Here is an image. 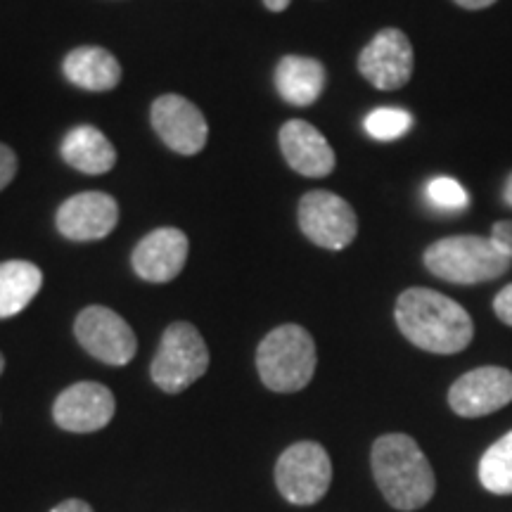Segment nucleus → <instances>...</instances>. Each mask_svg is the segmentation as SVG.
<instances>
[{"mask_svg": "<svg viewBox=\"0 0 512 512\" xmlns=\"http://www.w3.org/2000/svg\"><path fill=\"white\" fill-rule=\"evenodd\" d=\"M396 325L408 342L430 354H458L470 347L475 323L458 302L446 294L411 287L396 302Z\"/></svg>", "mask_w": 512, "mask_h": 512, "instance_id": "obj_1", "label": "nucleus"}, {"mask_svg": "<svg viewBox=\"0 0 512 512\" xmlns=\"http://www.w3.org/2000/svg\"><path fill=\"white\" fill-rule=\"evenodd\" d=\"M375 482L384 501L401 512L420 510L432 501L437 477L418 441L408 434H384L370 453Z\"/></svg>", "mask_w": 512, "mask_h": 512, "instance_id": "obj_2", "label": "nucleus"}, {"mask_svg": "<svg viewBox=\"0 0 512 512\" xmlns=\"http://www.w3.org/2000/svg\"><path fill=\"white\" fill-rule=\"evenodd\" d=\"M318 366L316 342L302 325H280L256 349V370L271 392H302Z\"/></svg>", "mask_w": 512, "mask_h": 512, "instance_id": "obj_3", "label": "nucleus"}, {"mask_svg": "<svg viewBox=\"0 0 512 512\" xmlns=\"http://www.w3.org/2000/svg\"><path fill=\"white\" fill-rule=\"evenodd\" d=\"M425 266L446 283L479 285L508 273L512 259L496 245L494 238L453 235L427 247Z\"/></svg>", "mask_w": 512, "mask_h": 512, "instance_id": "obj_4", "label": "nucleus"}, {"mask_svg": "<svg viewBox=\"0 0 512 512\" xmlns=\"http://www.w3.org/2000/svg\"><path fill=\"white\" fill-rule=\"evenodd\" d=\"M209 368V349L200 330L190 323H171L152 358V382L166 394H181Z\"/></svg>", "mask_w": 512, "mask_h": 512, "instance_id": "obj_5", "label": "nucleus"}, {"mask_svg": "<svg viewBox=\"0 0 512 512\" xmlns=\"http://www.w3.org/2000/svg\"><path fill=\"white\" fill-rule=\"evenodd\" d=\"M332 463L328 451L316 441H299L285 448L275 463V484L287 503L313 505L328 494Z\"/></svg>", "mask_w": 512, "mask_h": 512, "instance_id": "obj_6", "label": "nucleus"}, {"mask_svg": "<svg viewBox=\"0 0 512 512\" xmlns=\"http://www.w3.org/2000/svg\"><path fill=\"white\" fill-rule=\"evenodd\" d=\"M299 228L313 245L339 252L354 242L358 219L344 197L328 190H313L299 202Z\"/></svg>", "mask_w": 512, "mask_h": 512, "instance_id": "obj_7", "label": "nucleus"}, {"mask_svg": "<svg viewBox=\"0 0 512 512\" xmlns=\"http://www.w3.org/2000/svg\"><path fill=\"white\" fill-rule=\"evenodd\" d=\"M74 335L93 358L107 366H126L138 351V339L131 325L107 306H88L76 316Z\"/></svg>", "mask_w": 512, "mask_h": 512, "instance_id": "obj_8", "label": "nucleus"}, {"mask_svg": "<svg viewBox=\"0 0 512 512\" xmlns=\"http://www.w3.org/2000/svg\"><path fill=\"white\" fill-rule=\"evenodd\" d=\"M413 46L401 29H382L358 57V72L380 91H399L413 76Z\"/></svg>", "mask_w": 512, "mask_h": 512, "instance_id": "obj_9", "label": "nucleus"}, {"mask_svg": "<svg viewBox=\"0 0 512 512\" xmlns=\"http://www.w3.org/2000/svg\"><path fill=\"white\" fill-rule=\"evenodd\" d=\"M114 411L117 401L105 384L79 382L57 396L53 418L64 432L91 434L110 425Z\"/></svg>", "mask_w": 512, "mask_h": 512, "instance_id": "obj_10", "label": "nucleus"}, {"mask_svg": "<svg viewBox=\"0 0 512 512\" xmlns=\"http://www.w3.org/2000/svg\"><path fill=\"white\" fill-rule=\"evenodd\" d=\"M512 401V373L498 366L470 370L453 382L448 392V406L460 418H482L491 415Z\"/></svg>", "mask_w": 512, "mask_h": 512, "instance_id": "obj_11", "label": "nucleus"}, {"mask_svg": "<svg viewBox=\"0 0 512 512\" xmlns=\"http://www.w3.org/2000/svg\"><path fill=\"white\" fill-rule=\"evenodd\" d=\"M152 126L157 136L178 155H197L209 138V126L200 107L183 95H162L152 105Z\"/></svg>", "mask_w": 512, "mask_h": 512, "instance_id": "obj_12", "label": "nucleus"}, {"mask_svg": "<svg viewBox=\"0 0 512 512\" xmlns=\"http://www.w3.org/2000/svg\"><path fill=\"white\" fill-rule=\"evenodd\" d=\"M57 230L67 240H102L117 228L119 204L105 192H81L62 202L55 216Z\"/></svg>", "mask_w": 512, "mask_h": 512, "instance_id": "obj_13", "label": "nucleus"}, {"mask_svg": "<svg viewBox=\"0 0 512 512\" xmlns=\"http://www.w3.org/2000/svg\"><path fill=\"white\" fill-rule=\"evenodd\" d=\"M188 261V235L178 228H157L133 249L131 264L147 283H171Z\"/></svg>", "mask_w": 512, "mask_h": 512, "instance_id": "obj_14", "label": "nucleus"}, {"mask_svg": "<svg viewBox=\"0 0 512 512\" xmlns=\"http://www.w3.org/2000/svg\"><path fill=\"white\" fill-rule=\"evenodd\" d=\"M280 150L297 174L323 178L335 169V150L316 126L292 119L280 128Z\"/></svg>", "mask_w": 512, "mask_h": 512, "instance_id": "obj_15", "label": "nucleus"}, {"mask_svg": "<svg viewBox=\"0 0 512 512\" xmlns=\"http://www.w3.org/2000/svg\"><path fill=\"white\" fill-rule=\"evenodd\" d=\"M275 88L287 105L309 107L323 95L325 67L313 57L287 55L275 69Z\"/></svg>", "mask_w": 512, "mask_h": 512, "instance_id": "obj_16", "label": "nucleus"}, {"mask_svg": "<svg viewBox=\"0 0 512 512\" xmlns=\"http://www.w3.org/2000/svg\"><path fill=\"white\" fill-rule=\"evenodd\" d=\"M64 76L83 91H112L121 81V64L110 50L83 46L64 57Z\"/></svg>", "mask_w": 512, "mask_h": 512, "instance_id": "obj_17", "label": "nucleus"}, {"mask_svg": "<svg viewBox=\"0 0 512 512\" xmlns=\"http://www.w3.org/2000/svg\"><path fill=\"white\" fill-rule=\"evenodd\" d=\"M62 157L69 166L88 176H100L114 169L117 150L95 126H76L62 143Z\"/></svg>", "mask_w": 512, "mask_h": 512, "instance_id": "obj_18", "label": "nucleus"}, {"mask_svg": "<svg viewBox=\"0 0 512 512\" xmlns=\"http://www.w3.org/2000/svg\"><path fill=\"white\" fill-rule=\"evenodd\" d=\"M43 273L29 261H5L0 264V318L22 313L41 292Z\"/></svg>", "mask_w": 512, "mask_h": 512, "instance_id": "obj_19", "label": "nucleus"}, {"mask_svg": "<svg viewBox=\"0 0 512 512\" xmlns=\"http://www.w3.org/2000/svg\"><path fill=\"white\" fill-rule=\"evenodd\" d=\"M479 482L491 494H512V432L486 448L482 460H479Z\"/></svg>", "mask_w": 512, "mask_h": 512, "instance_id": "obj_20", "label": "nucleus"}, {"mask_svg": "<svg viewBox=\"0 0 512 512\" xmlns=\"http://www.w3.org/2000/svg\"><path fill=\"white\" fill-rule=\"evenodd\" d=\"M366 133L370 138L380 140V143H389V140H396L406 136L413 126V114L401 110V107H380V110H373L366 117Z\"/></svg>", "mask_w": 512, "mask_h": 512, "instance_id": "obj_21", "label": "nucleus"}, {"mask_svg": "<svg viewBox=\"0 0 512 512\" xmlns=\"http://www.w3.org/2000/svg\"><path fill=\"white\" fill-rule=\"evenodd\" d=\"M427 200L439 211H463L470 204V195L456 178H434L427 183Z\"/></svg>", "mask_w": 512, "mask_h": 512, "instance_id": "obj_22", "label": "nucleus"}, {"mask_svg": "<svg viewBox=\"0 0 512 512\" xmlns=\"http://www.w3.org/2000/svg\"><path fill=\"white\" fill-rule=\"evenodd\" d=\"M17 174V155L8 145L0 143V190H5Z\"/></svg>", "mask_w": 512, "mask_h": 512, "instance_id": "obj_23", "label": "nucleus"}, {"mask_svg": "<svg viewBox=\"0 0 512 512\" xmlns=\"http://www.w3.org/2000/svg\"><path fill=\"white\" fill-rule=\"evenodd\" d=\"M494 311H496V316L501 318L505 325H510V328H512V285L503 287V290L496 294Z\"/></svg>", "mask_w": 512, "mask_h": 512, "instance_id": "obj_24", "label": "nucleus"}, {"mask_svg": "<svg viewBox=\"0 0 512 512\" xmlns=\"http://www.w3.org/2000/svg\"><path fill=\"white\" fill-rule=\"evenodd\" d=\"M491 238L512 259V221H498L494 230H491Z\"/></svg>", "mask_w": 512, "mask_h": 512, "instance_id": "obj_25", "label": "nucleus"}, {"mask_svg": "<svg viewBox=\"0 0 512 512\" xmlns=\"http://www.w3.org/2000/svg\"><path fill=\"white\" fill-rule=\"evenodd\" d=\"M50 512H93V508L88 503L76 501V498H69V501L55 505V508Z\"/></svg>", "mask_w": 512, "mask_h": 512, "instance_id": "obj_26", "label": "nucleus"}, {"mask_svg": "<svg viewBox=\"0 0 512 512\" xmlns=\"http://www.w3.org/2000/svg\"><path fill=\"white\" fill-rule=\"evenodd\" d=\"M453 3H458L460 8L465 10H484L489 8V5H494L496 0H453Z\"/></svg>", "mask_w": 512, "mask_h": 512, "instance_id": "obj_27", "label": "nucleus"}, {"mask_svg": "<svg viewBox=\"0 0 512 512\" xmlns=\"http://www.w3.org/2000/svg\"><path fill=\"white\" fill-rule=\"evenodd\" d=\"M290 3H292V0H264V5L271 12H283V10L290 8Z\"/></svg>", "mask_w": 512, "mask_h": 512, "instance_id": "obj_28", "label": "nucleus"}, {"mask_svg": "<svg viewBox=\"0 0 512 512\" xmlns=\"http://www.w3.org/2000/svg\"><path fill=\"white\" fill-rule=\"evenodd\" d=\"M503 202L508 204V207H512V174L508 178V183H505V190H503Z\"/></svg>", "mask_w": 512, "mask_h": 512, "instance_id": "obj_29", "label": "nucleus"}, {"mask_svg": "<svg viewBox=\"0 0 512 512\" xmlns=\"http://www.w3.org/2000/svg\"><path fill=\"white\" fill-rule=\"evenodd\" d=\"M3 370H5V358L0 354V375H3Z\"/></svg>", "mask_w": 512, "mask_h": 512, "instance_id": "obj_30", "label": "nucleus"}]
</instances>
